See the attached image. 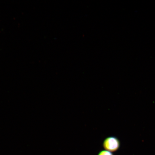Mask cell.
<instances>
[{
    "instance_id": "1",
    "label": "cell",
    "mask_w": 155,
    "mask_h": 155,
    "mask_svg": "<svg viewBox=\"0 0 155 155\" xmlns=\"http://www.w3.org/2000/svg\"><path fill=\"white\" fill-rule=\"evenodd\" d=\"M102 146L106 150L114 152L119 150L120 146L119 139L115 137H109L104 139Z\"/></svg>"
},
{
    "instance_id": "2",
    "label": "cell",
    "mask_w": 155,
    "mask_h": 155,
    "mask_svg": "<svg viewBox=\"0 0 155 155\" xmlns=\"http://www.w3.org/2000/svg\"><path fill=\"white\" fill-rule=\"evenodd\" d=\"M98 155H114L111 152H108V151L103 150L100 151L98 153Z\"/></svg>"
}]
</instances>
